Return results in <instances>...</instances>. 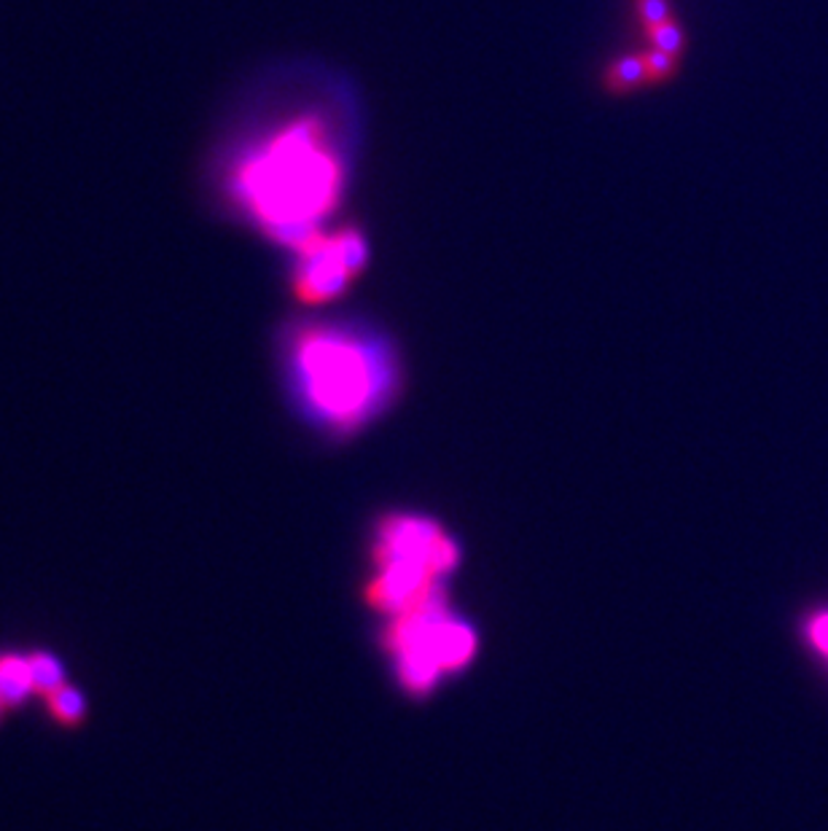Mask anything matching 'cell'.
<instances>
[{
  "label": "cell",
  "mask_w": 828,
  "mask_h": 831,
  "mask_svg": "<svg viewBox=\"0 0 828 831\" xmlns=\"http://www.w3.org/2000/svg\"><path fill=\"white\" fill-rule=\"evenodd\" d=\"M288 383L305 418L331 436H355L396 399L398 364L385 342L342 326L288 336Z\"/></svg>",
  "instance_id": "6da1fadb"
},
{
  "label": "cell",
  "mask_w": 828,
  "mask_h": 831,
  "mask_svg": "<svg viewBox=\"0 0 828 831\" xmlns=\"http://www.w3.org/2000/svg\"><path fill=\"white\" fill-rule=\"evenodd\" d=\"M234 191L264 232L299 251L340 200L342 170L323 130L305 119L240 165Z\"/></svg>",
  "instance_id": "7a4b0ae2"
},
{
  "label": "cell",
  "mask_w": 828,
  "mask_h": 831,
  "mask_svg": "<svg viewBox=\"0 0 828 831\" xmlns=\"http://www.w3.org/2000/svg\"><path fill=\"white\" fill-rule=\"evenodd\" d=\"M372 563L366 600L390 619L444 595V579L461 565V544L433 517L398 511L377 525Z\"/></svg>",
  "instance_id": "3957f363"
},
{
  "label": "cell",
  "mask_w": 828,
  "mask_h": 831,
  "mask_svg": "<svg viewBox=\"0 0 828 831\" xmlns=\"http://www.w3.org/2000/svg\"><path fill=\"white\" fill-rule=\"evenodd\" d=\"M385 649L401 689L412 697H426L474 662L479 632L439 595L388 619Z\"/></svg>",
  "instance_id": "277c9868"
},
{
  "label": "cell",
  "mask_w": 828,
  "mask_h": 831,
  "mask_svg": "<svg viewBox=\"0 0 828 831\" xmlns=\"http://www.w3.org/2000/svg\"><path fill=\"white\" fill-rule=\"evenodd\" d=\"M299 264L294 275V293L307 304H323L340 297L353 280V273L344 264L334 234H316L299 251Z\"/></svg>",
  "instance_id": "5b68a950"
},
{
  "label": "cell",
  "mask_w": 828,
  "mask_h": 831,
  "mask_svg": "<svg viewBox=\"0 0 828 831\" xmlns=\"http://www.w3.org/2000/svg\"><path fill=\"white\" fill-rule=\"evenodd\" d=\"M35 695L30 654L0 652V700L5 708H20Z\"/></svg>",
  "instance_id": "8992f818"
},
{
  "label": "cell",
  "mask_w": 828,
  "mask_h": 831,
  "mask_svg": "<svg viewBox=\"0 0 828 831\" xmlns=\"http://www.w3.org/2000/svg\"><path fill=\"white\" fill-rule=\"evenodd\" d=\"M603 81H606L608 92L614 95H627L632 89H638L640 84H649L643 54H627V57L614 59L606 68V74H603Z\"/></svg>",
  "instance_id": "52a82bcc"
},
{
  "label": "cell",
  "mask_w": 828,
  "mask_h": 831,
  "mask_svg": "<svg viewBox=\"0 0 828 831\" xmlns=\"http://www.w3.org/2000/svg\"><path fill=\"white\" fill-rule=\"evenodd\" d=\"M46 700V710L59 727H78L87 716V700H84L81 691L76 689L74 684H63L57 691H52Z\"/></svg>",
  "instance_id": "ba28073f"
},
{
  "label": "cell",
  "mask_w": 828,
  "mask_h": 831,
  "mask_svg": "<svg viewBox=\"0 0 828 831\" xmlns=\"http://www.w3.org/2000/svg\"><path fill=\"white\" fill-rule=\"evenodd\" d=\"M30 667H33L35 695L49 697L52 691L59 689V686L68 684V676H65V665L59 662L57 654L30 652Z\"/></svg>",
  "instance_id": "9c48e42d"
},
{
  "label": "cell",
  "mask_w": 828,
  "mask_h": 831,
  "mask_svg": "<svg viewBox=\"0 0 828 831\" xmlns=\"http://www.w3.org/2000/svg\"><path fill=\"white\" fill-rule=\"evenodd\" d=\"M334 237H336V245H340V251H342L344 264L350 267V273L358 275L368 262L366 237L358 232V229H342V232H336Z\"/></svg>",
  "instance_id": "30bf717a"
},
{
  "label": "cell",
  "mask_w": 828,
  "mask_h": 831,
  "mask_svg": "<svg viewBox=\"0 0 828 831\" xmlns=\"http://www.w3.org/2000/svg\"><path fill=\"white\" fill-rule=\"evenodd\" d=\"M802 635L807 641V646L820 660L828 662V608H818V611L807 613V619L802 624Z\"/></svg>",
  "instance_id": "8fae6325"
},
{
  "label": "cell",
  "mask_w": 828,
  "mask_h": 831,
  "mask_svg": "<svg viewBox=\"0 0 828 831\" xmlns=\"http://www.w3.org/2000/svg\"><path fill=\"white\" fill-rule=\"evenodd\" d=\"M645 33H649L651 46H654V49L673 54V57H678V54L683 52V46H686V35H683V30L675 20L645 30Z\"/></svg>",
  "instance_id": "7c38bea8"
},
{
  "label": "cell",
  "mask_w": 828,
  "mask_h": 831,
  "mask_svg": "<svg viewBox=\"0 0 828 831\" xmlns=\"http://www.w3.org/2000/svg\"><path fill=\"white\" fill-rule=\"evenodd\" d=\"M643 65H645V78H649V84H659V81H667V78L678 70V57H673V54H667V52L649 49V52H643Z\"/></svg>",
  "instance_id": "4fadbf2b"
},
{
  "label": "cell",
  "mask_w": 828,
  "mask_h": 831,
  "mask_svg": "<svg viewBox=\"0 0 828 831\" xmlns=\"http://www.w3.org/2000/svg\"><path fill=\"white\" fill-rule=\"evenodd\" d=\"M634 11H638L640 25L645 30L664 25V22L673 20V11H670L667 0H634Z\"/></svg>",
  "instance_id": "5bb4252c"
},
{
  "label": "cell",
  "mask_w": 828,
  "mask_h": 831,
  "mask_svg": "<svg viewBox=\"0 0 828 831\" xmlns=\"http://www.w3.org/2000/svg\"><path fill=\"white\" fill-rule=\"evenodd\" d=\"M3 710H5V706H3V700H0V716H3Z\"/></svg>",
  "instance_id": "9a60e30c"
}]
</instances>
